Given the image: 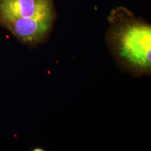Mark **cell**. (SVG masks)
Segmentation results:
<instances>
[{"mask_svg":"<svg viewBox=\"0 0 151 151\" xmlns=\"http://www.w3.org/2000/svg\"><path fill=\"white\" fill-rule=\"evenodd\" d=\"M122 56L137 68L149 69L151 65V29L134 23L122 31L119 38Z\"/></svg>","mask_w":151,"mask_h":151,"instance_id":"obj_1","label":"cell"},{"mask_svg":"<svg viewBox=\"0 0 151 151\" xmlns=\"http://www.w3.org/2000/svg\"><path fill=\"white\" fill-rule=\"evenodd\" d=\"M53 17H6L0 22L24 42L41 40L50 29Z\"/></svg>","mask_w":151,"mask_h":151,"instance_id":"obj_2","label":"cell"},{"mask_svg":"<svg viewBox=\"0 0 151 151\" xmlns=\"http://www.w3.org/2000/svg\"><path fill=\"white\" fill-rule=\"evenodd\" d=\"M52 0H0V19L53 17Z\"/></svg>","mask_w":151,"mask_h":151,"instance_id":"obj_3","label":"cell"}]
</instances>
